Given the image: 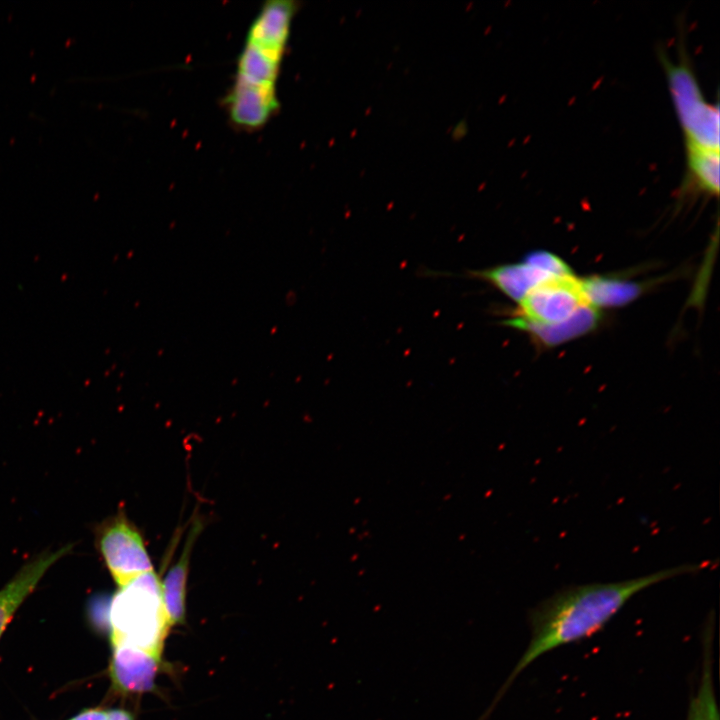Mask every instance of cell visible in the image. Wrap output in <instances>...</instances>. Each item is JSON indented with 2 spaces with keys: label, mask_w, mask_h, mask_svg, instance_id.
Here are the masks:
<instances>
[{
  "label": "cell",
  "mask_w": 720,
  "mask_h": 720,
  "mask_svg": "<svg viewBox=\"0 0 720 720\" xmlns=\"http://www.w3.org/2000/svg\"><path fill=\"white\" fill-rule=\"evenodd\" d=\"M711 563H686L621 581L569 586L539 602L528 612L531 632L528 646L477 720L489 718L517 676L540 656L594 635L640 591L679 575L701 571Z\"/></svg>",
  "instance_id": "6da1fadb"
},
{
  "label": "cell",
  "mask_w": 720,
  "mask_h": 720,
  "mask_svg": "<svg viewBox=\"0 0 720 720\" xmlns=\"http://www.w3.org/2000/svg\"><path fill=\"white\" fill-rule=\"evenodd\" d=\"M113 647L138 648L160 657L170 627L161 580L154 571L120 587L109 608Z\"/></svg>",
  "instance_id": "7a4b0ae2"
},
{
  "label": "cell",
  "mask_w": 720,
  "mask_h": 720,
  "mask_svg": "<svg viewBox=\"0 0 720 720\" xmlns=\"http://www.w3.org/2000/svg\"><path fill=\"white\" fill-rule=\"evenodd\" d=\"M291 20L282 11L263 9L251 24L239 55L231 91L278 101L276 82L289 39Z\"/></svg>",
  "instance_id": "3957f363"
},
{
  "label": "cell",
  "mask_w": 720,
  "mask_h": 720,
  "mask_svg": "<svg viewBox=\"0 0 720 720\" xmlns=\"http://www.w3.org/2000/svg\"><path fill=\"white\" fill-rule=\"evenodd\" d=\"M671 61L659 55L672 104L686 143L719 149V106L708 102L685 54Z\"/></svg>",
  "instance_id": "277c9868"
},
{
  "label": "cell",
  "mask_w": 720,
  "mask_h": 720,
  "mask_svg": "<svg viewBox=\"0 0 720 720\" xmlns=\"http://www.w3.org/2000/svg\"><path fill=\"white\" fill-rule=\"evenodd\" d=\"M97 546L119 588L154 571L142 534L123 512L102 523Z\"/></svg>",
  "instance_id": "5b68a950"
},
{
  "label": "cell",
  "mask_w": 720,
  "mask_h": 720,
  "mask_svg": "<svg viewBox=\"0 0 720 720\" xmlns=\"http://www.w3.org/2000/svg\"><path fill=\"white\" fill-rule=\"evenodd\" d=\"M586 304L581 282L574 275L552 277L527 293L515 317L535 325H553Z\"/></svg>",
  "instance_id": "8992f818"
},
{
  "label": "cell",
  "mask_w": 720,
  "mask_h": 720,
  "mask_svg": "<svg viewBox=\"0 0 720 720\" xmlns=\"http://www.w3.org/2000/svg\"><path fill=\"white\" fill-rule=\"evenodd\" d=\"M72 545L37 555L14 575L0 590V637L15 612L32 593L46 571L60 558L70 553Z\"/></svg>",
  "instance_id": "52a82bcc"
},
{
  "label": "cell",
  "mask_w": 720,
  "mask_h": 720,
  "mask_svg": "<svg viewBox=\"0 0 720 720\" xmlns=\"http://www.w3.org/2000/svg\"><path fill=\"white\" fill-rule=\"evenodd\" d=\"M160 657L138 648L113 647L110 675L122 692H145L154 686Z\"/></svg>",
  "instance_id": "ba28073f"
},
{
  "label": "cell",
  "mask_w": 720,
  "mask_h": 720,
  "mask_svg": "<svg viewBox=\"0 0 720 720\" xmlns=\"http://www.w3.org/2000/svg\"><path fill=\"white\" fill-rule=\"evenodd\" d=\"M714 617L702 631V657L698 686L691 697L686 720H720L713 678Z\"/></svg>",
  "instance_id": "9c48e42d"
},
{
  "label": "cell",
  "mask_w": 720,
  "mask_h": 720,
  "mask_svg": "<svg viewBox=\"0 0 720 720\" xmlns=\"http://www.w3.org/2000/svg\"><path fill=\"white\" fill-rule=\"evenodd\" d=\"M599 320V310L586 304L557 324L535 325L516 317L509 319L507 324L528 332L545 346H555L590 332L597 326Z\"/></svg>",
  "instance_id": "30bf717a"
},
{
  "label": "cell",
  "mask_w": 720,
  "mask_h": 720,
  "mask_svg": "<svg viewBox=\"0 0 720 720\" xmlns=\"http://www.w3.org/2000/svg\"><path fill=\"white\" fill-rule=\"evenodd\" d=\"M195 525L187 537L179 559L161 581L162 597L170 626L181 623L185 617L186 585L192 546L200 530Z\"/></svg>",
  "instance_id": "8fae6325"
},
{
  "label": "cell",
  "mask_w": 720,
  "mask_h": 720,
  "mask_svg": "<svg viewBox=\"0 0 720 720\" xmlns=\"http://www.w3.org/2000/svg\"><path fill=\"white\" fill-rule=\"evenodd\" d=\"M476 275L489 281L503 294L518 303L538 284L554 277L526 261L523 263L500 265L479 271Z\"/></svg>",
  "instance_id": "7c38bea8"
},
{
  "label": "cell",
  "mask_w": 720,
  "mask_h": 720,
  "mask_svg": "<svg viewBox=\"0 0 720 720\" xmlns=\"http://www.w3.org/2000/svg\"><path fill=\"white\" fill-rule=\"evenodd\" d=\"M687 174L683 187L708 196L719 194V149L686 143Z\"/></svg>",
  "instance_id": "4fadbf2b"
},
{
  "label": "cell",
  "mask_w": 720,
  "mask_h": 720,
  "mask_svg": "<svg viewBox=\"0 0 720 720\" xmlns=\"http://www.w3.org/2000/svg\"><path fill=\"white\" fill-rule=\"evenodd\" d=\"M586 302L592 307H615L630 303L641 293V285L624 279L591 277L580 280Z\"/></svg>",
  "instance_id": "5bb4252c"
},
{
  "label": "cell",
  "mask_w": 720,
  "mask_h": 720,
  "mask_svg": "<svg viewBox=\"0 0 720 720\" xmlns=\"http://www.w3.org/2000/svg\"><path fill=\"white\" fill-rule=\"evenodd\" d=\"M525 261L554 277L573 275L569 266L560 257L550 252H533L526 258Z\"/></svg>",
  "instance_id": "9a60e30c"
},
{
  "label": "cell",
  "mask_w": 720,
  "mask_h": 720,
  "mask_svg": "<svg viewBox=\"0 0 720 720\" xmlns=\"http://www.w3.org/2000/svg\"><path fill=\"white\" fill-rule=\"evenodd\" d=\"M70 720H107V711L100 708L87 709Z\"/></svg>",
  "instance_id": "2e32d148"
},
{
  "label": "cell",
  "mask_w": 720,
  "mask_h": 720,
  "mask_svg": "<svg viewBox=\"0 0 720 720\" xmlns=\"http://www.w3.org/2000/svg\"><path fill=\"white\" fill-rule=\"evenodd\" d=\"M107 720H134L133 716L123 709H112L107 711Z\"/></svg>",
  "instance_id": "e0dca14e"
}]
</instances>
